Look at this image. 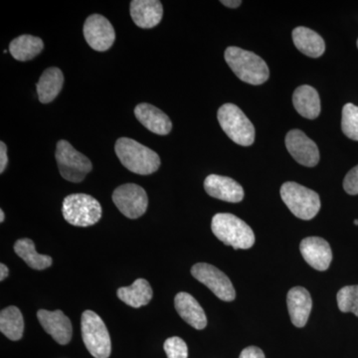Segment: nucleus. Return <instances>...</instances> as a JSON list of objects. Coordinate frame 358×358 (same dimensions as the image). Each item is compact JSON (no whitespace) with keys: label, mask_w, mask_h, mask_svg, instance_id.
I'll return each mask as SVG.
<instances>
[{"label":"nucleus","mask_w":358,"mask_h":358,"mask_svg":"<svg viewBox=\"0 0 358 358\" xmlns=\"http://www.w3.org/2000/svg\"><path fill=\"white\" fill-rule=\"evenodd\" d=\"M286 147L289 155L301 166L313 167L319 164V148L307 134L300 129H293L287 134Z\"/></svg>","instance_id":"nucleus-12"},{"label":"nucleus","mask_w":358,"mask_h":358,"mask_svg":"<svg viewBox=\"0 0 358 358\" xmlns=\"http://www.w3.org/2000/svg\"><path fill=\"white\" fill-rule=\"evenodd\" d=\"M221 3L223 6L230 7V8H237V7L241 6L242 1L241 0H222Z\"/></svg>","instance_id":"nucleus-33"},{"label":"nucleus","mask_w":358,"mask_h":358,"mask_svg":"<svg viewBox=\"0 0 358 358\" xmlns=\"http://www.w3.org/2000/svg\"><path fill=\"white\" fill-rule=\"evenodd\" d=\"M281 197L289 211L303 220H310L319 213V194L299 183L292 181L284 183L281 187Z\"/></svg>","instance_id":"nucleus-7"},{"label":"nucleus","mask_w":358,"mask_h":358,"mask_svg":"<svg viewBox=\"0 0 358 358\" xmlns=\"http://www.w3.org/2000/svg\"><path fill=\"white\" fill-rule=\"evenodd\" d=\"M14 251L30 268L42 271L50 267L53 259L50 256L41 255L35 249L34 242L29 238L17 240L14 244Z\"/></svg>","instance_id":"nucleus-25"},{"label":"nucleus","mask_w":358,"mask_h":358,"mask_svg":"<svg viewBox=\"0 0 358 358\" xmlns=\"http://www.w3.org/2000/svg\"><path fill=\"white\" fill-rule=\"evenodd\" d=\"M301 256L310 267L326 271L333 260V252L326 240L320 237H308L300 244Z\"/></svg>","instance_id":"nucleus-15"},{"label":"nucleus","mask_w":358,"mask_h":358,"mask_svg":"<svg viewBox=\"0 0 358 358\" xmlns=\"http://www.w3.org/2000/svg\"><path fill=\"white\" fill-rule=\"evenodd\" d=\"M357 48H358V39H357Z\"/></svg>","instance_id":"nucleus-37"},{"label":"nucleus","mask_w":358,"mask_h":358,"mask_svg":"<svg viewBox=\"0 0 358 358\" xmlns=\"http://www.w3.org/2000/svg\"><path fill=\"white\" fill-rule=\"evenodd\" d=\"M174 307L181 319L196 329H203L207 326V317L203 308L190 294L178 293L174 299Z\"/></svg>","instance_id":"nucleus-19"},{"label":"nucleus","mask_w":358,"mask_h":358,"mask_svg":"<svg viewBox=\"0 0 358 358\" xmlns=\"http://www.w3.org/2000/svg\"><path fill=\"white\" fill-rule=\"evenodd\" d=\"M287 303H288L289 317L294 326L305 327L313 307L312 296L308 289L301 287H294L289 289L287 296Z\"/></svg>","instance_id":"nucleus-18"},{"label":"nucleus","mask_w":358,"mask_h":358,"mask_svg":"<svg viewBox=\"0 0 358 358\" xmlns=\"http://www.w3.org/2000/svg\"><path fill=\"white\" fill-rule=\"evenodd\" d=\"M164 7L159 0H134L131 16L136 26L143 29L154 28L162 21Z\"/></svg>","instance_id":"nucleus-17"},{"label":"nucleus","mask_w":358,"mask_h":358,"mask_svg":"<svg viewBox=\"0 0 358 358\" xmlns=\"http://www.w3.org/2000/svg\"><path fill=\"white\" fill-rule=\"evenodd\" d=\"M343 188L348 194H358V166L353 167L352 171L346 174L343 180Z\"/></svg>","instance_id":"nucleus-30"},{"label":"nucleus","mask_w":358,"mask_h":358,"mask_svg":"<svg viewBox=\"0 0 358 358\" xmlns=\"http://www.w3.org/2000/svg\"><path fill=\"white\" fill-rule=\"evenodd\" d=\"M37 317L40 324L47 334L59 345H65L70 343L73 336V327L71 320L62 310L54 312L46 310H39Z\"/></svg>","instance_id":"nucleus-13"},{"label":"nucleus","mask_w":358,"mask_h":358,"mask_svg":"<svg viewBox=\"0 0 358 358\" xmlns=\"http://www.w3.org/2000/svg\"><path fill=\"white\" fill-rule=\"evenodd\" d=\"M117 296L122 303L129 307L138 308L150 303L154 292L147 280L138 279L131 284V286L117 289Z\"/></svg>","instance_id":"nucleus-22"},{"label":"nucleus","mask_w":358,"mask_h":358,"mask_svg":"<svg viewBox=\"0 0 358 358\" xmlns=\"http://www.w3.org/2000/svg\"><path fill=\"white\" fill-rule=\"evenodd\" d=\"M205 192L208 193L211 197L230 202V203H238L244 199V189L234 179L227 176L211 174L207 176L204 180Z\"/></svg>","instance_id":"nucleus-14"},{"label":"nucleus","mask_w":358,"mask_h":358,"mask_svg":"<svg viewBox=\"0 0 358 358\" xmlns=\"http://www.w3.org/2000/svg\"><path fill=\"white\" fill-rule=\"evenodd\" d=\"M355 225H358V220H357H357H355Z\"/></svg>","instance_id":"nucleus-36"},{"label":"nucleus","mask_w":358,"mask_h":358,"mask_svg":"<svg viewBox=\"0 0 358 358\" xmlns=\"http://www.w3.org/2000/svg\"><path fill=\"white\" fill-rule=\"evenodd\" d=\"M82 338L87 350L95 358H109L112 343L105 322L93 310H85L81 319Z\"/></svg>","instance_id":"nucleus-6"},{"label":"nucleus","mask_w":358,"mask_h":358,"mask_svg":"<svg viewBox=\"0 0 358 358\" xmlns=\"http://www.w3.org/2000/svg\"><path fill=\"white\" fill-rule=\"evenodd\" d=\"M0 331L10 341H17L24 331V320L20 308L11 306L0 313Z\"/></svg>","instance_id":"nucleus-26"},{"label":"nucleus","mask_w":358,"mask_h":358,"mask_svg":"<svg viewBox=\"0 0 358 358\" xmlns=\"http://www.w3.org/2000/svg\"><path fill=\"white\" fill-rule=\"evenodd\" d=\"M55 157L61 176L70 182H82L93 169L91 160L75 150L67 141H58Z\"/></svg>","instance_id":"nucleus-8"},{"label":"nucleus","mask_w":358,"mask_h":358,"mask_svg":"<svg viewBox=\"0 0 358 358\" xmlns=\"http://www.w3.org/2000/svg\"><path fill=\"white\" fill-rule=\"evenodd\" d=\"M4 219H6V214H4V211L2 209H0V222L3 223Z\"/></svg>","instance_id":"nucleus-35"},{"label":"nucleus","mask_w":358,"mask_h":358,"mask_svg":"<svg viewBox=\"0 0 358 358\" xmlns=\"http://www.w3.org/2000/svg\"><path fill=\"white\" fill-rule=\"evenodd\" d=\"M341 129L348 138L358 141V107L353 103H346L343 108Z\"/></svg>","instance_id":"nucleus-27"},{"label":"nucleus","mask_w":358,"mask_h":358,"mask_svg":"<svg viewBox=\"0 0 358 358\" xmlns=\"http://www.w3.org/2000/svg\"><path fill=\"white\" fill-rule=\"evenodd\" d=\"M213 234L227 246L249 249L255 243V235L248 224L230 213H218L212 218Z\"/></svg>","instance_id":"nucleus-3"},{"label":"nucleus","mask_w":358,"mask_h":358,"mask_svg":"<svg viewBox=\"0 0 358 358\" xmlns=\"http://www.w3.org/2000/svg\"><path fill=\"white\" fill-rule=\"evenodd\" d=\"M293 103L296 112L308 120H315L320 114V99L317 90L303 85L294 92Z\"/></svg>","instance_id":"nucleus-20"},{"label":"nucleus","mask_w":358,"mask_h":358,"mask_svg":"<svg viewBox=\"0 0 358 358\" xmlns=\"http://www.w3.org/2000/svg\"><path fill=\"white\" fill-rule=\"evenodd\" d=\"M167 358H187L188 348L182 338L173 336L167 338L164 345Z\"/></svg>","instance_id":"nucleus-29"},{"label":"nucleus","mask_w":358,"mask_h":358,"mask_svg":"<svg viewBox=\"0 0 358 358\" xmlns=\"http://www.w3.org/2000/svg\"><path fill=\"white\" fill-rule=\"evenodd\" d=\"M225 61L241 81L250 85H262L270 76L268 65L260 56L239 47H228Z\"/></svg>","instance_id":"nucleus-2"},{"label":"nucleus","mask_w":358,"mask_h":358,"mask_svg":"<svg viewBox=\"0 0 358 358\" xmlns=\"http://www.w3.org/2000/svg\"><path fill=\"white\" fill-rule=\"evenodd\" d=\"M338 306L343 313H352L358 317V285L346 286L339 289Z\"/></svg>","instance_id":"nucleus-28"},{"label":"nucleus","mask_w":358,"mask_h":358,"mask_svg":"<svg viewBox=\"0 0 358 358\" xmlns=\"http://www.w3.org/2000/svg\"><path fill=\"white\" fill-rule=\"evenodd\" d=\"M239 358H266L263 350L256 346H249L242 350Z\"/></svg>","instance_id":"nucleus-31"},{"label":"nucleus","mask_w":358,"mask_h":358,"mask_svg":"<svg viewBox=\"0 0 358 358\" xmlns=\"http://www.w3.org/2000/svg\"><path fill=\"white\" fill-rule=\"evenodd\" d=\"M64 84V75L59 68L45 70L37 83V95L42 103H51L60 94Z\"/></svg>","instance_id":"nucleus-23"},{"label":"nucleus","mask_w":358,"mask_h":358,"mask_svg":"<svg viewBox=\"0 0 358 358\" xmlns=\"http://www.w3.org/2000/svg\"><path fill=\"white\" fill-rule=\"evenodd\" d=\"M192 275L221 301H232L236 298V292L229 278L218 268L206 263L195 264L192 268Z\"/></svg>","instance_id":"nucleus-9"},{"label":"nucleus","mask_w":358,"mask_h":358,"mask_svg":"<svg viewBox=\"0 0 358 358\" xmlns=\"http://www.w3.org/2000/svg\"><path fill=\"white\" fill-rule=\"evenodd\" d=\"M113 201L121 213L129 219L140 218L148 206L147 192L141 186L134 183H127L115 188Z\"/></svg>","instance_id":"nucleus-10"},{"label":"nucleus","mask_w":358,"mask_h":358,"mask_svg":"<svg viewBox=\"0 0 358 358\" xmlns=\"http://www.w3.org/2000/svg\"><path fill=\"white\" fill-rule=\"evenodd\" d=\"M44 48L41 38L32 35H21L11 41L9 52L15 60L25 62L38 56Z\"/></svg>","instance_id":"nucleus-24"},{"label":"nucleus","mask_w":358,"mask_h":358,"mask_svg":"<svg viewBox=\"0 0 358 358\" xmlns=\"http://www.w3.org/2000/svg\"><path fill=\"white\" fill-rule=\"evenodd\" d=\"M115 152L122 166L131 173L148 176L159 171L160 159L154 150L129 138L117 141Z\"/></svg>","instance_id":"nucleus-1"},{"label":"nucleus","mask_w":358,"mask_h":358,"mask_svg":"<svg viewBox=\"0 0 358 358\" xmlns=\"http://www.w3.org/2000/svg\"><path fill=\"white\" fill-rule=\"evenodd\" d=\"M217 117L221 128L229 136L230 140L242 147L253 145L255 141V128L236 105L225 103L221 106L218 110Z\"/></svg>","instance_id":"nucleus-4"},{"label":"nucleus","mask_w":358,"mask_h":358,"mask_svg":"<svg viewBox=\"0 0 358 358\" xmlns=\"http://www.w3.org/2000/svg\"><path fill=\"white\" fill-rule=\"evenodd\" d=\"M9 270L3 263L0 264V281L3 282L8 277Z\"/></svg>","instance_id":"nucleus-34"},{"label":"nucleus","mask_w":358,"mask_h":358,"mask_svg":"<svg viewBox=\"0 0 358 358\" xmlns=\"http://www.w3.org/2000/svg\"><path fill=\"white\" fill-rule=\"evenodd\" d=\"M134 115L138 121L152 133L166 136L173 129V122L169 115L150 103H143L136 106Z\"/></svg>","instance_id":"nucleus-16"},{"label":"nucleus","mask_w":358,"mask_h":358,"mask_svg":"<svg viewBox=\"0 0 358 358\" xmlns=\"http://www.w3.org/2000/svg\"><path fill=\"white\" fill-rule=\"evenodd\" d=\"M62 213L65 220L71 225L89 227L100 221L102 217V206L91 195L76 193L65 197Z\"/></svg>","instance_id":"nucleus-5"},{"label":"nucleus","mask_w":358,"mask_h":358,"mask_svg":"<svg viewBox=\"0 0 358 358\" xmlns=\"http://www.w3.org/2000/svg\"><path fill=\"white\" fill-rule=\"evenodd\" d=\"M292 35L296 49L308 57L319 58L326 51V44L322 37L310 28L303 26L294 28Z\"/></svg>","instance_id":"nucleus-21"},{"label":"nucleus","mask_w":358,"mask_h":358,"mask_svg":"<svg viewBox=\"0 0 358 358\" xmlns=\"http://www.w3.org/2000/svg\"><path fill=\"white\" fill-rule=\"evenodd\" d=\"M8 164V157H7V147L3 141L0 143V173H3Z\"/></svg>","instance_id":"nucleus-32"},{"label":"nucleus","mask_w":358,"mask_h":358,"mask_svg":"<svg viewBox=\"0 0 358 358\" xmlns=\"http://www.w3.org/2000/svg\"><path fill=\"white\" fill-rule=\"evenodd\" d=\"M85 39L92 49L98 52L109 50L115 40L112 23L100 14H92L83 28Z\"/></svg>","instance_id":"nucleus-11"}]
</instances>
